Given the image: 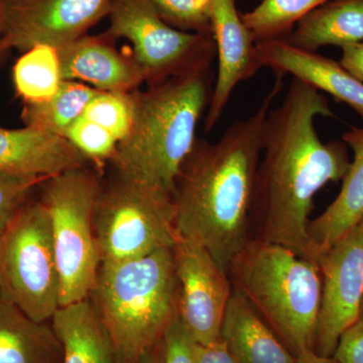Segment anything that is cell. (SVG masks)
<instances>
[{
    "label": "cell",
    "instance_id": "6da1fadb",
    "mask_svg": "<svg viewBox=\"0 0 363 363\" xmlns=\"http://www.w3.org/2000/svg\"><path fill=\"white\" fill-rule=\"evenodd\" d=\"M333 116L323 93L295 78L281 104L269 111L250 213L252 240L316 262L308 236L314 197L327 184L342 180L351 162L343 140L323 143L318 135L317 117Z\"/></svg>",
    "mask_w": 363,
    "mask_h": 363
},
{
    "label": "cell",
    "instance_id": "7a4b0ae2",
    "mask_svg": "<svg viewBox=\"0 0 363 363\" xmlns=\"http://www.w3.org/2000/svg\"><path fill=\"white\" fill-rule=\"evenodd\" d=\"M284 76L278 73L259 108L231 124L217 142L198 138L177 177L179 236L206 248L227 274L250 240L262 131L272 104L283 89Z\"/></svg>",
    "mask_w": 363,
    "mask_h": 363
},
{
    "label": "cell",
    "instance_id": "3957f363",
    "mask_svg": "<svg viewBox=\"0 0 363 363\" xmlns=\"http://www.w3.org/2000/svg\"><path fill=\"white\" fill-rule=\"evenodd\" d=\"M212 83L208 69L133 91V125L109 162L114 172L175 201L177 177L197 140Z\"/></svg>",
    "mask_w": 363,
    "mask_h": 363
},
{
    "label": "cell",
    "instance_id": "277c9868",
    "mask_svg": "<svg viewBox=\"0 0 363 363\" xmlns=\"http://www.w3.org/2000/svg\"><path fill=\"white\" fill-rule=\"evenodd\" d=\"M89 298L119 363H140L180 315L173 248L100 264Z\"/></svg>",
    "mask_w": 363,
    "mask_h": 363
},
{
    "label": "cell",
    "instance_id": "5b68a950",
    "mask_svg": "<svg viewBox=\"0 0 363 363\" xmlns=\"http://www.w3.org/2000/svg\"><path fill=\"white\" fill-rule=\"evenodd\" d=\"M228 274L293 355L313 350L322 291L316 262L250 238L231 262Z\"/></svg>",
    "mask_w": 363,
    "mask_h": 363
},
{
    "label": "cell",
    "instance_id": "8992f818",
    "mask_svg": "<svg viewBox=\"0 0 363 363\" xmlns=\"http://www.w3.org/2000/svg\"><path fill=\"white\" fill-rule=\"evenodd\" d=\"M102 178L96 168L63 172L42 184L51 221L52 243L60 277V307L89 298L100 260L94 211Z\"/></svg>",
    "mask_w": 363,
    "mask_h": 363
},
{
    "label": "cell",
    "instance_id": "52a82bcc",
    "mask_svg": "<svg viewBox=\"0 0 363 363\" xmlns=\"http://www.w3.org/2000/svg\"><path fill=\"white\" fill-rule=\"evenodd\" d=\"M94 228L101 264L174 248L179 240L175 201L114 172L108 181L101 182Z\"/></svg>",
    "mask_w": 363,
    "mask_h": 363
},
{
    "label": "cell",
    "instance_id": "ba28073f",
    "mask_svg": "<svg viewBox=\"0 0 363 363\" xmlns=\"http://www.w3.org/2000/svg\"><path fill=\"white\" fill-rule=\"evenodd\" d=\"M0 297L40 323L60 308V277L49 213L30 201L0 234Z\"/></svg>",
    "mask_w": 363,
    "mask_h": 363
},
{
    "label": "cell",
    "instance_id": "9c48e42d",
    "mask_svg": "<svg viewBox=\"0 0 363 363\" xmlns=\"http://www.w3.org/2000/svg\"><path fill=\"white\" fill-rule=\"evenodd\" d=\"M106 35L125 39L147 85L211 69L216 56L212 33L169 26L145 0H114Z\"/></svg>",
    "mask_w": 363,
    "mask_h": 363
},
{
    "label": "cell",
    "instance_id": "30bf717a",
    "mask_svg": "<svg viewBox=\"0 0 363 363\" xmlns=\"http://www.w3.org/2000/svg\"><path fill=\"white\" fill-rule=\"evenodd\" d=\"M322 291L313 351L332 357L339 339L362 318L363 219L317 259Z\"/></svg>",
    "mask_w": 363,
    "mask_h": 363
},
{
    "label": "cell",
    "instance_id": "8fae6325",
    "mask_svg": "<svg viewBox=\"0 0 363 363\" xmlns=\"http://www.w3.org/2000/svg\"><path fill=\"white\" fill-rule=\"evenodd\" d=\"M180 286L179 314L195 343L221 340V328L233 286L206 248L179 236L173 248Z\"/></svg>",
    "mask_w": 363,
    "mask_h": 363
},
{
    "label": "cell",
    "instance_id": "7c38bea8",
    "mask_svg": "<svg viewBox=\"0 0 363 363\" xmlns=\"http://www.w3.org/2000/svg\"><path fill=\"white\" fill-rule=\"evenodd\" d=\"M114 0H4L2 38L21 52L37 45L63 47L111 13Z\"/></svg>",
    "mask_w": 363,
    "mask_h": 363
},
{
    "label": "cell",
    "instance_id": "4fadbf2b",
    "mask_svg": "<svg viewBox=\"0 0 363 363\" xmlns=\"http://www.w3.org/2000/svg\"><path fill=\"white\" fill-rule=\"evenodd\" d=\"M210 21L218 72L205 117V133L219 123L235 88L264 68L257 43L238 11V0H212Z\"/></svg>",
    "mask_w": 363,
    "mask_h": 363
},
{
    "label": "cell",
    "instance_id": "5bb4252c",
    "mask_svg": "<svg viewBox=\"0 0 363 363\" xmlns=\"http://www.w3.org/2000/svg\"><path fill=\"white\" fill-rule=\"evenodd\" d=\"M106 33L84 35L58 48L63 81L87 83L104 92H133L145 83L143 72L133 56L117 51Z\"/></svg>",
    "mask_w": 363,
    "mask_h": 363
},
{
    "label": "cell",
    "instance_id": "9a60e30c",
    "mask_svg": "<svg viewBox=\"0 0 363 363\" xmlns=\"http://www.w3.org/2000/svg\"><path fill=\"white\" fill-rule=\"evenodd\" d=\"M262 66L283 75H292L320 92L348 105L363 121V83L339 62L319 52L301 49L286 39L257 43Z\"/></svg>",
    "mask_w": 363,
    "mask_h": 363
},
{
    "label": "cell",
    "instance_id": "2e32d148",
    "mask_svg": "<svg viewBox=\"0 0 363 363\" xmlns=\"http://www.w3.org/2000/svg\"><path fill=\"white\" fill-rule=\"evenodd\" d=\"M91 164L63 136L0 125V171L51 178Z\"/></svg>",
    "mask_w": 363,
    "mask_h": 363
},
{
    "label": "cell",
    "instance_id": "e0dca14e",
    "mask_svg": "<svg viewBox=\"0 0 363 363\" xmlns=\"http://www.w3.org/2000/svg\"><path fill=\"white\" fill-rule=\"evenodd\" d=\"M353 159L342 179L337 197L314 220L308 223L310 247L315 259L335 245L363 219V128L343 133Z\"/></svg>",
    "mask_w": 363,
    "mask_h": 363
},
{
    "label": "cell",
    "instance_id": "ac0fdd59",
    "mask_svg": "<svg viewBox=\"0 0 363 363\" xmlns=\"http://www.w3.org/2000/svg\"><path fill=\"white\" fill-rule=\"evenodd\" d=\"M221 339L234 363H296L295 355L234 286L222 323Z\"/></svg>",
    "mask_w": 363,
    "mask_h": 363
},
{
    "label": "cell",
    "instance_id": "d6986e66",
    "mask_svg": "<svg viewBox=\"0 0 363 363\" xmlns=\"http://www.w3.org/2000/svg\"><path fill=\"white\" fill-rule=\"evenodd\" d=\"M51 321L63 348V363H119L90 298L60 307Z\"/></svg>",
    "mask_w": 363,
    "mask_h": 363
},
{
    "label": "cell",
    "instance_id": "ffe728a7",
    "mask_svg": "<svg viewBox=\"0 0 363 363\" xmlns=\"http://www.w3.org/2000/svg\"><path fill=\"white\" fill-rule=\"evenodd\" d=\"M0 363H63V348L51 325L30 319L1 297Z\"/></svg>",
    "mask_w": 363,
    "mask_h": 363
},
{
    "label": "cell",
    "instance_id": "44dd1931",
    "mask_svg": "<svg viewBox=\"0 0 363 363\" xmlns=\"http://www.w3.org/2000/svg\"><path fill=\"white\" fill-rule=\"evenodd\" d=\"M291 44L317 52L325 45L363 42V0H331L304 16L290 33Z\"/></svg>",
    "mask_w": 363,
    "mask_h": 363
},
{
    "label": "cell",
    "instance_id": "7402d4cb",
    "mask_svg": "<svg viewBox=\"0 0 363 363\" xmlns=\"http://www.w3.org/2000/svg\"><path fill=\"white\" fill-rule=\"evenodd\" d=\"M98 90L76 81H63L58 91L45 101L23 104L21 119L25 126L63 136L84 113Z\"/></svg>",
    "mask_w": 363,
    "mask_h": 363
},
{
    "label": "cell",
    "instance_id": "603a6c76",
    "mask_svg": "<svg viewBox=\"0 0 363 363\" xmlns=\"http://www.w3.org/2000/svg\"><path fill=\"white\" fill-rule=\"evenodd\" d=\"M13 79L23 104H40L51 98L63 82L57 48L37 45L23 52L14 64Z\"/></svg>",
    "mask_w": 363,
    "mask_h": 363
},
{
    "label": "cell",
    "instance_id": "cb8c5ba5",
    "mask_svg": "<svg viewBox=\"0 0 363 363\" xmlns=\"http://www.w3.org/2000/svg\"><path fill=\"white\" fill-rule=\"evenodd\" d=\"M329 1L331 0H262L241 16L255 43L286 39L298 21Z\"/></svg>",
    "mask_w": 363,
    "mask_h": 363
},
{
    "label": "cell",
    "instance_id": "d4e9b609",
    "mask_svg": "<svg viewBox=\"0 0 363 363\" xmlns=\"http://www.w3.org/2000/svg\"><path fill=\"white\" fill-rule=\"evenodd\" d=\"M133 111V92L98 91L86 106L82 116L109 131L119 143L130 133Z\"/></svg>",
    "mask_w": 363,
    "mask_h": 363
},
{
    "label": "cell",
    "instance_id": "484cf974",
    "mask_svg": "<svg viewBox=\"0 0 363 363\" xmlns=\"http://www.w3.org/2000/svg\"><path fill=\"white\" fill-rule=\"evenodd\" d=\"M64 138L95 167L111 161L118 140L109 131L81 116L64 133Z\"/></svg>",
    "mask_w": 363,
    "mask_h": 363
},
{
    "label": "cell",
    "instance_id": "4316f807",
    "mask_svg": "<svg viewBox=\"0 0 363 363\" xmlns=\"http://www.w3.org/2000/svg\"><path fill=\"white\" fill-rule=\"evenodd\" d=\"M169 26L185 32L212 33V0H145Z\"/></svg>",
    "mask_w": 363,
    "mask_h": 363
},
{
    "label": "cell",
    "instance_id": "83f0119b",
    "mask_svg": "<svg viewBox=\"0 0 363 363\" xmlns=\"http://www.w3.org/2000/svg\"><path fill=\"white\" fill-rule=\"evenodd\" d=\"M47 179L49 178L0 171V234L30 199L33 189Z\"/></svg>",
    "mask_w": 363,
    "mask_h": 363
},
{
    "label": "cell",
    "instance_id": "f1b7e54d",
    "mask_svg": "<svg viewBox=\"0 0 363 363\" xmlns=\"http://www.w3.org/2000/svg\"><path fill=\"white\" fill-rule=\"evenodd\" d=\"M164 363H196L194 341L182 323L180 315L162 338Z\"/></svg>",
    "mask_w": 363,
    "mask_h": 363
},
{
    "label": "cell",
    "instance_id": "f546056e",
    "mask_svg": "<svg viewBox=\"0 0 363 363\" xmlns=\"http://www.w3.org/2000/svg\"><path fill=\"white\" fill-rule=\"evenodd\" d=\"M332 357L338 363H363V319L362 318L341 335Z\"/></svg>",
    "mask_w": 363,
    "mask_h": 363
},
{
    "label": "cell",
    "instance_id": "4dcf8cb0",
    "mask_svg": "<svg viewBox=\"0 0 363 363\" xmlns=\"http://www.w3.org/2000/svg\"><path fill=\"white\" fill-rule=\"evenodd\" d=\"M196 363H234L223 341L202 345L194 342Z\"/></svg>",
    "mask_w": 363,
    "mask_h": 363
},
{
    "label": "cell",
    "instance_id": "1f68e13d",
    "mask_svg": "<svg viewBox=\"0 0 363 363\" xmlns=\"http://www.w3.org/2000/svg\"><path fill=\"white\" fill-rule=\"evenodd\" d=\"M339 63L351 75L363 83V42L344 45Z\"/></svg>",
    "mask_w": 363,
    "mask_h": 363
},
{
    "label": "cell",
    "instance_id": "d6a6232c",
    "mask_svg": "<svg viewBox=\"0 0 363 363\" xmlns=\"http://www.w3.org/2000/svg\"><path fill=\"white\" fill-rule=\"evenodd\" d=\"M296 363H338L333 357H321L313 350H306L296 357Z\"/></svg>",
    "mask_w": 363,
    "mask_h": 363
},
{
    "label": "cell",
    "instance_id": "836d02e7",
    "mask_svg": "<svg viewBox=\"0 0 363 363\" xmlns=\"http://www.w3.org/2000/svg\"><path fill=\"white\" fill-rule=\"evenodd\" d=\"M140 363H164V345H162V340L143 357Z\"/></svg>",
    "mask_w": 363,
    "mask_h": 363
},
{
    "label": "cell",
    "instance_id": "e575fe53",
    "mask_svg": "<svg viewBox=\"0 0 363 363\" xmlns=\"http://www.w3.org/2000/svg\"><path fill=\"white\" fill-rule=\"evenodd\" d=\"M13 50L11 45L7 43L4 38L0 39V69L6 63L7 59H9V55H11V52Z\"/></svg>",
    "mask_w": 363,
    "mask_h": 363
},
{
    "label": "cell",
    "instance_id": "d590c367",
    "mask_svg": "<svg viewBox=\"0 0 363 363\" xmlns=\"http://www.w3.org/2000/svg\"><path fill=\"white\" fill-rule=\"evenodd\" d=\"M4 33V0H0V39Z\"/></svg>",
    "mask_w": 363,
    "mask_h": 363
},
{
    "label": "cell",
    "instance_id": "8d00e7d4",
    "mask_svg": "<svg viewBox=\"0 0 363 363\" xmlns=\"http://www.w3.org/2000/svg\"><path fill=\"white\" fill-rule=\"evenodd\" d=\"M362 319H363V309H362Z\"/></svg>",
    "mask_w": 363,
    "mask_h": 363
},
{
    "label": "cell",
    "instance_id": "74e56055",
    "mask_svg": "<svg viewBox=\"0 0 363 363\" xmlns=\"http://www.w3.org/2000/svg\"><path fill=\"white\" fill-rule=\"evenodd\" d=\"M362 309H363V306H362Z\"/></svg>",
    "mask_w": 363,
    "mask_h": 363
}]
</instances>
